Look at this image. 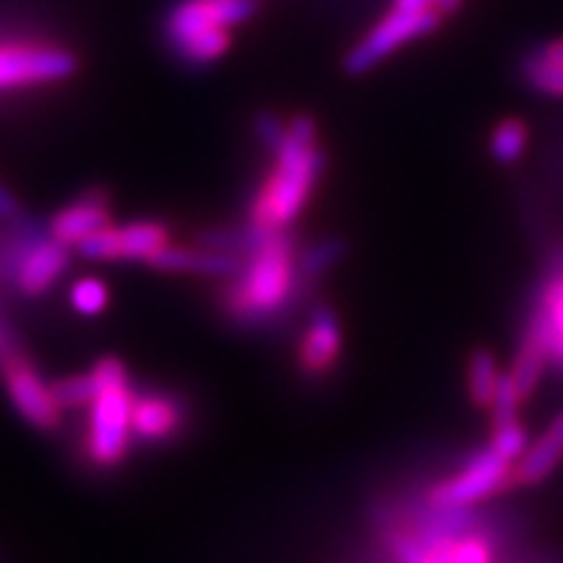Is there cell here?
Wrapping results in <instances>:
<instances>
[{"mask_svg":"<svg viewBox=\"0 0 563 563\" xmlns=\"http://www.w3.org/2000/svg\"><path fill=\"white\" fill-rule=\"evenodd\" d=\"M316 136L319 129L306 112L287 123L285 144L274 152V170L253 199L251 222L287 230L298 220L327 165V154L319 150Z\"/></svg>","mask_w":563,"mask_h":563,"instance_id":"obj_1","label":"cell"},{"mask_svg":"<svg viewBox=\"0 0 563 563\" xmlns=\"http://www.w3.org/2000/svg\"><path fill=\"white\" fill-rule=\"evenodd\" d=\"M295 258V238L279 230L220 292L222 311L241 327H266L290 311L295 295H300Z\"/></svg>","mask_w":563,"mask_h":563,"instance_id":"obj_2","label":"cell"},{"mask_svg":"<svg viewBox=\"0 0 563 563\" xmlns=\"http://www.w3.org/2000/svg\"><path fill=\"white\" fill-rule=\"evenodd\" d=\"M95 376L100 382V394L89 405V428L84 454L87 462L100 470H112L125 460L131 449L133 428V391L129 371L118 357H102L95 363Z\"/></svg>","mask_w":563,"mask_h":563,"instance_id":"obj_3","label":"cell"},{"mask_svg":"<svg viewBox=\"0 0 563 563\" xmlns=\"http://www.w3.org/2000/svg\"><path fill=\"white\" fill-rule=\"evenodd\" d=\"M443 19L446 16H443L439 9L415 11V13L391 9L361 42H357L355 47H352L347 55H344L342 60L344 74L365 76L368 70L382 66L389 55L402 51L405 45L433 34L443 24Z\"/></svg>","mask_w":563,"mask_h":563,"instance_id":"obj_4","label":"cell"},{"mask_svg":"<svg viewBox=\"0 0 563 563\" xmlns=\"http://www.w3.org/2000/svg\"><path fill=\"white\" fill-rule=\"evenodd\" d=\"M514 462L496 449H481L462 464V470L449 481H441L426 490V504L435 509H467L477 501L511 488Z\"/></svg>","mask_w":563,"mask_h":563,"instance_id":"obj_5","label":"cell"},{"mask_svg":"<svg viewBox=\"0 0 563 563\" xmlns=\"http://www.w3.org/2000/svg\"><path fill=\"white\" fill-rule=\"evenodd\" d=\"M79 70V58L60 47H0V91L66 81Z\"/></svg>","mask_w":563,"mask_h":563,"instance_id":"obj_6","label":"cell"},{"mask_svg":"<svg viewBox=\"0 0 563 563\" xmlns=\"http://www.w3.org/2000/svg\"><path fill=\"white\" fill-rule=\"evenodd\" d=\"M3 384L16 412L37 431H55L60 426V407L55 402L51 384L42 382L34 365L24 357H13L3 365Z\"/></svg>","mask_w":563,"mask_h":563,"instance_id":"obj_7","label":"cell"},{"mask_svg":"<svg viewBox=\"0 0 563 563\" xmlns=\"http://www.w3.org/2000/svg\"><path fill=\"white\" fill-rule=\"evenodd\" d=\"M258 13V0H183L167 16V40L203 30H230Z\"/></svg>","mask_w":563,"mask_h":563,"instance_id":"obj_8","label":"cell"},{"mask_svg":"<svg viewBox=\"0 0 563 563\" xmlns=\"http://www.w3.org/2000/svg\"><path fill=\"white\" fill-rule=\"evenodd\" d=\"M342 355V323L327 302L313 306L298 347V365L306 376H327Z\"/></svg>","mask_w":563,"mask_h":563,"instance_id":"obj_9","label":"cell"},{"mask_svg":"<svg viewBox=\"0 0 563 563\" xmlns=\"http://www.w3.org/2000/svg\"><path fill=\"white\" fill-rule=\"evenodd\" d=\"M110 224V196L102 188H91V191L81 194L79 199L70 201L63 207L53 220L47 222V232L53 241L66 245V249H76L84 238L91 232L108 228Z\"/></svg>","mask_w":563,"mask_h":563,"instance_id":"obj_10","label":"cell"},{"mask_svg":"<svg viewBox=\"0 0 563 563\" xmlns=\"http://www.w3.org/2000/svg\"><path fill=\"white\" fill-rule=\"evenodd\" d=\"M186 426V407L170 394H133L131 428L133 439L146 443H165L175 439Z\"/></svg>","mask_w":563,"mask_h":563,"instance_id":"obj_11","label":"cell"},{"mask_svg":"<svg viewBox=\"0 0 563 563\" xmlns=\"http://www.w3.org/2000/svg\"><path fill=\"white\" fill-rule=\"evenodd\" d=\"M150 264L154 269L170 274H201V277L232 279L241 274L245 262L241 256L201 249V245H194V249H186V245H165Z\"/></svg>","mask_w":563,"mask_h":563,"instance_id":"obj_12","label":"cell"},{"mask_svg":"<svg viewBox=\"0 0 563 563\" xmlns=\"http://www.w3.org/2000/svg\"><path fill=\"white\" fill-rule=\"evenodd\" d=\"M66 269L68 249L63 243L53 241L51 232H47V235L42 238L40 243H34L32 251L21 258L13 285H16V290L24 292L26 298H37V295H45L51 290Z\"/></svg>","mask_w":563,"mask_h":563,"instance_id":"obj_13","label":"cell"},{"mask_svg":"<svg viewBox=\"0 0 563 563\" xmlns=\"http://www.w3.org/2000/svg\"><path fill=\"white\" fill-rule=\"evenodd\" d=\"M548 363H551V357H548L543 332H540L538 323L530 319V321H527L522 342H519L517 357H514V363L509 368L514 389H517L519 402H522V405L532 397L534 391H538L540 378H543V371H545Z\"/></svg>","mask_w":563,"mask_h":563,"instance_id":"obj_14","label":"cell"},{"mask_svg":"<svg viewBox=\"0 0 563 563\" xmlns=\"http://www.w3.org/2000/svg\"><path fill=\"white\" fill-rule=\"evenodd\" d=\"M279 230L264 228V224L251 222L243 224V228H214V230H203L196 235V245L201 249H211V251H222V253H232V256H253L256 251H262L266 243L277 235Z\"/></svg>","mask_w":563,"mask_h":563,"instance_id":"obj_15","label":"cell"},{"mask_svg":"<svg viewBox=\"0 0 563 563\" xmlns=\"http://www.w3.org/2000/svg\"><path fill=\"white\" fill-rule=\"evenodd\" d=\"M530 319L543 332L551 363L563 371V274L548 282L545 292L540 295L538 311Z\"/></svg>","mask_w":563,"mask_h":563,"instance_id":"obj_16","label":"cell"},{"mask_svg":"<svg viewBox=\"0 0 563 563\" xmlns=\"http://www.w3.org/2000/svg\"><path fill=\"white\" fill-rule=\"evenodd\" d=\"M118 230V251L121 262H146L150 264L157 253L170 245V230L162 222L139 220L121 224Z\"/></svg>","mask_w":563,"mask_h":563,"instance_id":"obj_17","label":"cell"},{"mask_svg":"<svg viewBox=\"0 0 563 563\" xmlns=\"http://www.w3.org/2000/svg\"><path fill=\"white\" fill-rule=\"evenodd\" d=\"M527 146H530V125H527L522 118L509 115L493 125L488 136V154L496 165H517V162L527 154Z\"/></svg>","mask_w":563,"mask_h":563,"instance_id":"obj_18","label":"cell"},{"mask_svg":"<svg viewBox=\"0 0 563 563\" xmlns=\"http://www.w3.org/2000/svg\"><path fill=\"white\" fill-rule=\"evenodd\" d=\"M344 256H347V243H344L342 238H323V241L308 245V249L295 258L300 292L308 290V287H311L316 279H321L329 269H334Z\"/></svg>","mask_w":563,"mask_h":563,"instance_id":"obj_19","label":"cell"},{"mask_svg":"<svg viewBox=\"0 0 563 563\" xmlns=\"http://www.w3.org/2000/svg\"><path fill=\"white\" fill-rule=\"evenodd\" d=\"M230 30H203L170 40V47L188 66H209L230 51Z\"/></svg>","mask_w":563,"mask_h":563,"instance_id":"obj_20","label":"cell"},{"mask_svg":"<svg viewBox=\"0 0 563 563\" xmlns=\"http://www.w3.org/2000/svg\"><path fill=\"white\" fill-rule=\"evenodd\" d=\"M522 79L534 95L563 100V63L553 60L540 47L522 58Z\"/></svg>","mask_w":563,"mask_h":563,"instance_id":"obj_21","label":"cell"},{"mask_svg":"<svg viewBox=\"0 0 563 563\" xmlns=\"http://www.w3.org/2000/svg\"><path fill=\"white\" fill-rule=\"evenodd\" d=\"M498 376H501V371H498L496 355L490 350H475L467 363V391L475 407H490Z\"/></svg>","mask_w":563,"mask_h":563,"instance_id":"obj_22","label":"cell"},{"mask_svg":"<svg viewBox=\"0 0 563 563\" xmlns=\"http://www.w3.org/2000/svg\"><path fill=\"white\" fill-rule=\"evenodd\" d=\"M51 391L58 402L60 410H79L89 407L100 394V382H97L95 371L81 373V376H68L63 382L51 384Z\"/></svg>","mask_w":563,"mask_h":563,"instance_id":"obj_23","label":"cell"},{"mask_svg":"<svg viewBox=\"0 0 563 563\" xmlns=\"http://www.w3.org/2000/svg\"><path fill=\"white\" fill-rule=\"evenodd\" d=\"M490 449H496L498 454L506 456L509 462H519L525 456L527 449H530V435H527V428L522 420H506L496 422L490 428Z\"/></svg>","mask_w":563,"mask_h":563,"instance_id":"obj_24","label":"cell"},{"mask_svg":"<svg viewBox=\"0 0 563 563\" xmlns=\"http://www.w3.org/2000/svg\"><path fill=\"white\" fill-rule=\"evenodd\" d=\"M439 548L446 553L449 563H493V555H496V545L481 532L464 534V538L454 540V543Z\"/></svg>","mask_w":563,"mask_h":563,"instance_id":"obj_25","label":"cell"},{"mask_svg":"<svg viewBox=\"0 0 563 563\" xmlns=\"http://www.w3.org/2000/svg\"><path fill=\"white\" fill-rule=\"evenodd\" d=\"M110 302V290L108 285L95 277L79 279L74 287H70V306H74L76 313L81 316H100Z\"/></svg>","mask_w":563,"mask_h":563,"instance_id":"obj_26","label":"cell"},{"mask_svg":"<svg viewBox=\"0 0 563 563\" xmlns=\"http://www.w3.org/2000/svg\"><path fill=\"white\" fill-rule=\"evenodd\" d=\"M76 253L87 262H121V251H118V230L108 224V228L91 232L89 238L76 245Z\"/></svg>","mask_w":563,"mask_h":563,"instance_id":"obj_27","label":"cell"},{"mask_svg":"<svg viewBox=\"0 0 563 563\" xmlns=\"http://www.w3.org/2000/svg\"><path fill=\"white\" fill-rule=\"evenodd\" d=\"M253 136H256L262 144L266 146L269 152H277L282 144H285L287 139V123L282 121L277 112H269V110H262L253 115Z\"/></svg>","mask_w":563,"mask_h":563,"instance_id":"obj_28","label":"cell"},{"mask_svg":"<svg viewBox=\"0 0 563 563\" xmlns=\"http://www.w3.org/2000/svg\"><path fill=\"white\" fill-rule=\"evenodd\" d=\"M19 217H21V207H19L16 196H13L9 188L0 183V220L13 222V220H19Z\"/></svg>","mask_w":563,"mask_h":563,"instance_id":"obj_29","label":"cell"},{"mask_svg":"<svg viewBox=\"0 0 563 563\" xmlns=\"http://www.w3.org/2000/svg\"><path fill=\"white\" fill-rule=\"evenodd\" d=\"M543 439L551 443V446L559 449V452L563 454V410L555 415L551 426H548V431L543 433Z\"/></svg>","mask_w":563,"mask_h":563,"instance_id":"obj_30","label":"cell"},{"mask_svg":"<svg viewBox=\"0 0 563 563\" xmlns=\"http://www.w3.org/2000/svg\"><path fill=\"white\" fill-rule=\"evenodd\" d=\"M394 11H428V9H435L433 0H394L391 3Z\"/></svg>","mask_w":563,"mask_h":563,"instance_id":"obj_31","label":"cell"},{"mask_svg":"<svg viewBox=\"0 0 563 563\" xmlns=\"http://www.w3.org/2000/svg\"><path fill=\"white\" fill-rule=\"evenodd\" d=\"M540 51H543L545 55H551L553 60L563 63V37H555V40H551V42H545V45L540 47Z\"/></svg>","mask_w":563,"mask_h":563,"instance_id":"obj_32","label":"cell"},{"mask_svg":"<svg viewBox=\"0 0 563 563\" xmlns=\"http://www.w3.org/2000/svg\"><path fill=\"white\" fill-rule=\"evenodd\" d=\"M433 5L443 13V16H452V13L460 11L462 0H433Z\"/></svg>","mask_w":563,"mask_h":563,"instance_id":"obj_33","label":"cell"},{"mask_svg":"<svg viewBox=\"0 0 563 563\" xmlns=\"http://www.w3.org/2000/svg\"><path fill=\"white\" fill-rule=\"evenodd\" d=\"M422 563H449V559L443 551H426V559H422Z\"/></svg>","mask_w":563,"mask_h":563,"instance_id":"obj_34","label":"cell"}]
</instances>
